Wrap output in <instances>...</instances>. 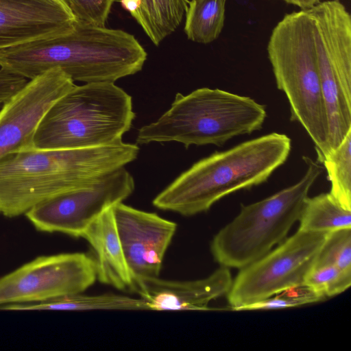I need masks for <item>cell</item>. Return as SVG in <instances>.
Returning a JSON list of instances; mask_svg holds the SVG:
<instances>
[{"instance_id":"obj_1","label":"cell","mask_w":351,"mask_h":351,"mask_svg":"<svg viewBox=\"0 0 351 351\" xmlns=\"http://www.w3.org/2000/svg\"><path fill=\"white\" fill-rule=\"evenodd\" d=\"M147 56L131 34L76 21L67 34L0 51V67L27 80L59 68L73 82L114 83L140 71Z\"/></svg>"},{"instance_id":"obj_2","label":"cell","mask_w":351,"mask_h":351,"mask_svg":"<svg viewBox=\"0 0 351 351\" xmlns=\"http://www.w3.org/2000/svg\"><path fill=\"white\" fill-rule=\"evenodd\" d=\"M136 144L123 141L105 146L36 149L0 158V215H25L36 204L90 185L134 160Z\"/></svg>"},{"instance_id":"obj_3","label":"cell","mask_w":351,"mask_h":351,"mask_svg":"<svg viewBox=\"0 0 351 351\" xmlns=\"http://www.w3.org/2000/svg\"><path fill=\"white\" fill-rule=\"evenodd\" d=\"M291 140L272 132L216 152L194 163L153 200L158 209L193 216L223 197L265 182L287 160Z\"/></svg>"},{"instance_id":"obj_4","label":"cell","mask_w":351,"mask_h":351,"mask_svg":"<svg viewBox=\"0 0 351 351\" xmlns=\"http://www.w3.org/2000/svg\"><path fill=\"white\" fill-rule=\"evenodd\" d=\"M267 51L276 86L289 101L290 120L302 125L319 161L328 153L329 128L308 10L286 14L273 28Z\"/></svg>"},{"instance_id":"obj_5","label":"cell","mask_w":351,"mask_h":351,"mask_svg":"<svg viewBox=\"0 0 351 351\" xmlns=\"http://www.w3.org/2000/svg\"><path fill=\"white\" fill-rule=\"evenodd\" d=\"M265 106L254 99L219 88L177 93L170 108L139 129L136 144L176 141L190 145L222 146L231 138L260 130Z\"/></svg>"},{"instance_id":"obj_6","label":"cell","mask_w":351,"mask_h":351,"mask_svg":"<svg viewBox=\"0 0 351 351\" xmlns=\"http://www.w3.org/2000/svg\"><path fill=\"white\" fill-rule=\"evenodd\" d=\"M134 118L131 96L114 83L75 85L43 116L34 136V149L115 144L122 141Z\"/></svg>"},{"instance_id":"obj_7","label":"cell","mask_w":351,"mask_h":351,"mask_svg":"<svg viewBox=\"0 0 351 351\" xmlns=\"http://www.w3.org/2000/svg\"><path fill=\"white\" fill-rule=\"evenodd\" d=\"M302 158L306 169L298 182L258 202L242 204L236 217L215 235L210 252L221 266L240 269L287 238L323 171L317 160L306 156Z\"/></svg>"},{"instance_id":"obj_8","label":"cell","mask_w":351,"mask_h":351,"mask_svg":"<svg viewBox=\"0 0 351 351\" xmlns=\"http://www.w3.org/2000/svg\"><path fill=\"white\" fill-rule=\"evenodd\" d=\"M329 128L328 151L351 130V16L339 0L308 10Z\"/></svg>"},{"instance_id":"obj_9","label":"cell","mask_w":351,"mask_h":351,"mask_svg":"<svg viewBox=\"0 0 351 351\" xmlns=\"http://www.w3.org/2000/svg\"><path fill=\"white\" fill-rule=\"evenodd\" d=\"M330 232L298 230L261 258L240 269L227 293L233 311L304 285Z\"/></svg>"},{"instance_id":"obj_10","label":"cell","mask_w":351,"mask_h":351,"mask_svg":"<svg viewBox=\"0 0 351 351\" xmlns=\"http://www.w3.org/2000/svg\"><path fill=\"white\" fill-rule=\"evenodd\" d=\"M96 280L94 258L86 254L38 256L0 278V306L83 293Z\"/></svg>"},{"instance_id":"obj_11","label":"cell","mask_w":351,"mask_h":351,"mask_svg":"<svg viewBox=\"0 0 351 351\" xmlns=\"http://www.w3.org/2000/svg\"><path fill=\"white\" fill-rule=\"evenodd\" d=\"M134 187L133 177L122 167L90 185L43 201L25 215L38 231L80 237L93 220L123 202Z\"/></svg>"},{"instance_id":"obj_12","label":"cell","mask_w":351,"mask_h":351,"mask_svg":"<svg viewBox=\"0 0 351 351\" xmlns=\"http://www.w3.org/2000/svg\"><path fill=\"white\" fill-rule=\"evenodd\" d=\"M75 84L59 68L29 80L0 110V158L34 149L37 127L48 110Z\"/></svg>"},{"instance_id":"obj_13","label":"cell","mask_w":351,"mask_h":351,"mask_svg":"<svg viewBox=\"0 0 351 351\" xmlns=\"http://www.w3.org/2000/svg\"><path fill=\"white\" fill-rule=\"evenodd\" d=\"M117 232L134 280L159 276L177 224L154 213L118 203L112 206Z\"/></svg>"},{"instance_id":"obj_14","label":"cell","mask_w":351,"mask_h":351,"mask_svg":"<svg viewBox=\"0 0 351 351\" xmlns=\"http://www.w3.org/2000/svg\"><path fill=\"white\" fill-rule=\"evenodd\" d=\"M75 22L63 0H0V51L67 34Z\"/></svg>"},{"instance_id":"obj_15","label":"cell","mask_w":351,"mask_h":351,"mask_svg":"<svg viewBox=\"0 0 351 351\" xmlns=\"http://www.w3.org/2000/svg\"><path fill=\"white\" fill-rule=\"evenodd\" d=\"M232 282L228 267L221 266L206 278L176 281L156 278L134 280L133 292L143 298L152 311H213L210 302L227 294Z\"/></svg>"},{"instance_id":"obj_16","label":"cell","mask_w":351,"mask_h":351,"mask_svg":"<svg viewBox=\"0 0 351 351\" xmlns=\"http://www.w3.org/2000/svg\"><path fill=\"white\" fill-rule=\"evenodd\" d=\"M80 237L94 251L97 280L119 290L133 291L134 280L123 253L112 207L93 220Z\"/></svg>"},{"instance_id":"obj_17","label":"cell","mask_w":351,"mask_h":351,"mask_svg":"<svg viewBox=\"0 0 351 351\" xmlns=\"http://www.w3.org/2000/svg\"><path fill=\"white\" fill-rule=\"evenodd\" d=\"M156 46L176 31L185 15L189 0H120Z\"/></svg>"},{"instance_id":"obj_18","label":"cell","mask_w":351,"mask_h":351,"mask_svg":"<svg viewBox=\"0 0 351 351\" xmlns=\"http://www.w3.org/2000/svg\"><path fill=\"white\" fill-rule=\"evenodd\" d=\"M5 311H92V310H149L142 298L115 293L83 295L82 293L64 295L39 303L14 304L0 306Z\"/></svg>"},{"instance_id":"obj_19","label":"cell","mask_w":351,"mask_h":351,"mask_svg":"<svg viewBox=\"0 0 351 351\" xmlns=\"http://www.w3.org/2000/svg\"><path fill=\"white\" fill-rule=\"evenodd\" d=\"M298 221V230L303 231L331 232L351 228V210L341 206L329 193H321L306 199Z\"/></svg>"},{"instance_id":"obj_20","label":"cell","mask_w":351,"mask_h":351,"mask_svg":"<svg viewBox=\"0 0 351 351\" xmlns=\"http://www.w3.org/2000/svg\"><path fill=\"white\" fill-rule=\"evenodd\" d=\"M226 1H189L184 27L189 40L208 44L219 37L224 26Z\"/></svg>"},{"instance_id":"obj_21","label":"cell","mask_w":351,"mask_h":351,"mask_svg":"<svg viewBox=\"0 0 351 351\" xmlns=\"http://www.w3.org/2000/svg\"><path fill=\"white\" fill-rule=\"evenodd\" d=\"M319 162L324 165L331 184L329 194L341 206L351 210V130Z\"/></svg>"},{"instance_id":"obj_22","label":"cell","mask_w":351,"mask_h":351,"mask_svg":"<svg viewBox=\"0 0 351 351\" xmlns=\"http://www.w3.org/2000/svg\"><path fill=\"white\" fill-rule=\"evenodd\" d=\"M304 285L324 300L341 293L351 285V272L324 265L314 266L307 275Z\"/></svg>"},{"instance_id":"obj_23","label":"cell","mask_w":351,"mask_h":351,"mask_svg":"<svg viewBox=\"0 0 351 351\" xmlns=\"http://www.w3.org/2000/svg\"><path fill=\"white\" fill-rule=\"evenodd\" d=\"M331 265L351 272V228L339 229L328 234L314 266Z\"/></svg>"},{"instance_id":"obj_24","label":"cell","mask_w":351,"mask_h":351,"mask_svg":"<svg viewBox=\"0 0 351 351\" xmlns=\"http://www.w3.org/2000/svg\"><path fill=\"white\" fill-rule=\"evenodd\" d=\"M324 299L306 285L285 290L265 300L247 304L239 311L271 310L298 307Z\"/></svg>"},{"instance_id":"obj_25","label":"cell","mask_w":351,"mask_h":351,"mask_svg":"<svg viewBox=\"0 0 351 351\" xmlns=\"http://www.w3.org/2000/svg\"><path fill=\"white\" fill-rule=\"evenodd\" d=\"M76 21L105 27L114 0H63Z\"/></svg>"},{"instance_id":"obj_26","label":"cell","mask_w":351,"mask_h":351,"mask_svg":"<svg viewBox=\"0 0 351 351\" xmlns=\"http://www.w3.org/2000/svg\"><path fill=\"white\" fill-rule=\"evenodd\" d=\"M28 82L23 76L0 68V107L17 93Z\"/></svg>"},{"instance_id":"obj_27","label":"cell","mask_w":351,"mask_h":351,"mask_svg":"<svg viewBox=\"0 0 351 351\" xmlns=\"http://www.w3.org/2000/svg\"><path fill=\"white\" fill-rule=\"evenodd\" d=\"M288 4L297 6L302 10H308L318 4L320 0H282Z\"/></svg>"}]
</instances>
